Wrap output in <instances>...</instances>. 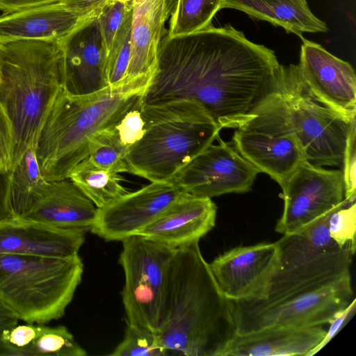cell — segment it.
<instances>
[{
  "label": "cell",
  "mask_w": 356,
  "mask_h": 356,
  "mask_svg": "<svg viewBox=\"0 0 356 356\" xmlns=\"http://www.w3.org/2000/svg\"><path fill=\"white\" fill-rule=\"evenodd\" d=\"M275 52L230 24L162 37L143 106L202 112L222 129L250 119L275 90Z\"/></svg>",
  "instance_id": "1"
},
{
  "label": "cell",
  "mask_w": 356,
  "mask_h": 356,
  "mask_svg": "<svg viewBox=\"0 0 356 356\" xmlns=\"http://www.w3.org/2000/svg\"><path fill=\"white\" fill-rule=\"evenodd\" d=\"M348 247L306 263L280 266L266 298L229 300L236 334L275 325L321 326L355 298Z\"/></svg>",
  "instance_id": "2"
},
{
  "label": "cell",
  "mask_w": 356,
  "mask_h": 356,
  "mask_svg": "<svg viewBox=\"0 0 356 356\" xmlns=\"http://www.w3.org/2000/svg\"><path fill=\"white\" fill-rule=\"evenodd\" d=\"M157 336L168 353L221 356L236 334L229 300L202 254L199 241L175 250Z\"/></svg>",
  "instance_id": "3"
},
{
  "label": "cell",
  "mask_w": 356,
  "mask_h": 356,
  "mask_svg": "<svg viewBox=\"0 0 356 356\" xmlns=\"http://www.w3.org/2000/svg\"><path fill=\"white\" fill-rule=\"evenodd\" d=\"M60 40L0 42V104L10 120L13 138L10 170L35 147L44 118L63 88Z\"/></svg>",
  "instance_id": "4"
},
{
  "label": "cell",
  "mask_w": 356,
  "mask_h": 356,
  "mask_svg": "<svg viewBox=\"0 0 356 356\" xmlns=\"http://www.w3.org/2000/svg\"><path fill=\"white\" fill-rule=\"evenodd\" d=\"M144 90L126 87L72 95L63 88L51 106L40 129L35 150L48 181L68 178L87 158L95 135L118 122Z\"/></svg>",
  "instance_id": "5"
},
{
  "label": "cell",
  "mask_w": 356,
  "mask_h": 356,
  "mask_svg": "<svg viewBox=\"0 0 356 356\" xmlns=\"http://www.w3.org/2000/svg\"><path fill=\"white\" fill-rule=\"evenodd\" d=\"M83 264L70 258L0 253V300L27 323L61 318L81 281Z\"/></svg>",
  "instance_id": "6"
},
{
  "label": "cell",
  "mask_w": 356,
  "mask_h": 356,
  "mask_svg": "<svg viewBox=\"0 0 356 356\" xmlns=\"http://www.w3.org/2000/svg\"><path fill=\"white\" fill-rule=\"evenodd\" d=\"M143 110L145 131L129 149L126 163L128 173L150 182L172 181L221 129L203 113L143 105Z\"/></svg>",
  "instance_id": "7"
},
{
  "label": "cell",
  "mask_w": 356,
  "mask_h": 356,
  "mask_svg": "<svg viewBox=\"0 0 356 356\" xmlns=\"http://www.w3.org/2000/svg\"><path fill=\"white\" fill-rule=\"evenodd\" d=\"M270 97L298 140L306 161L320 167L342 168L355 117L339 113L314 98L298 65H280L277 86Z\"/></svg>",
  "instance_id": "8"
},
{
  "label": "cell",
  "mask_w": 356,
  "mask_h": 356,
  "mask_svg": "<svg viewBox=\"0 0 356 356\" xmlns=\"http://www.w3.org/2000/svg\"><path fill=\"white\" fill-rule=\"evenodd\" d=\"M119 263L124 273L122 291L127 323L157 333L168 291L172 249L139 235L123 241Z\"/></svg>",
  "instance_id": "9"
},
{
  "label": "cell",
  "mask_w": 356,
  "mask_h": 356,
  "mask_svg": "<svg viewBox=\"0 0 356 356\" xmlns=\"http://www.w3.org/2000/svg\"><path fill=\"white\" fill-rule=\"evenodd\" d=\"M270 95L253 116L236 129L232 140L243 158L282 188L305 159L298 140L272 103Z\"/></svg>",
  "instance_id": "10"
},
{
  "label": "cell",
  "mask_w": 356,
  "mask_h": 356,
  "mask_svg": "<svg viewBox=\"0 0 356 356\" xmlns=\"http://www.w3.org/2000/svg\"><path fill=\"white\" fill-rule=\"evenodd\" d=\"M284 208L275 227L291 234L341 203L345 189L341 170H327L302 161L282 187Z\"/></svg>",
  "instance_id": "11"
},
{
  "label": "cell",
  "mask_w": 356,
  "mask_h": 356,
  "mask_svg": "<svg viewBox=\"0 0 356 356\" xmlns=\"http://www.w3.org/2000/svg\"><path fill=\"white\" fill-rule=\"evenodd\" d=\"M259 173L235 147L220 140L186 165L172 181L186 193L211 198L248 192Z\"/></svg>",
  "instance_id": "12"
},
{
  "label": "cell",
  "mask_w": 356,
  "mask_h": 356,
  "mask_svg": "<svg viewBox=\"0 0 356 356\" xmlns=\"http://www.w3.org/2000/svg\"><path fill=\"white\" fill-rule=\"evenodd\" d=\"M209 266L228 300L264 299L280 266L279 246L275 242L236 247L215 258Z\"/></svg>",
  "instance_id": "13"
},
{
  "label": "cell",
  "mask_w": 356,
  "mask_h": 356,
  "mask_svg": "<svg viewBox=\"0 0 356 356\" xmlns=\"http://www.w3.org/2000/svg\"><path fill=\"white\" fill-rule=\"evenodd\" d=\"M184 193L173 181L150 182L97 209L92 233L108 241L137 235Z\"/></svg>",
  "instance_id": "14"
},
{
  "label": "cell",
  "mask_w": 356,
  "mask_h": 356,
  "mask_svg": "<svg viewBox=\"0 0 356 356\" xmlns=\"http://www.w3.org/2000/svg\"><path fill=\"white\" fill-rule=\"evenodd\" d=\"M298 64L303 82L318 102L343 115H356V76L353 67L305 40Z\"/></svg>",
  "instance_id": "15"
},
{
  "label": "cell",
  "mask_w": 356,
  "mask_h": 356,
  "mask_svg": "<svg viewBox=\"0 0 356 356\" xmlns=\"http://www.w3.org/2000/svg\"><path fill=\"white\" fill-rule=\"evenodd\" d=\"M97 16L85 22L60 40L63 89L72 95L92 94L108 86L106 73L107 56Z\"/></svg>",
  "instance_id": "16"
},
{
  "label": "cell",
  "mask_w": 356,
  "mask_h": 356,
  "mask_svg": "<svg viewBox=\"0 0 356 356\" xmlns=\"http://www.w3.org/2000/svg\"><path fill=\"white\" fill-rule=\"evenodd\" d=\"M172 0H133L131 54L122 86L145 90L156 70Z\"/></svg>",
  "instance_id": "17"
},
{
  "label": "cell",
  "mask_w": 356,
  "mask_h": 356,
  "mask_svg": "<svg viewBox=\"0 0 356 356\" xmlns=\"http://www.w3.org/2000/svg\"><path fill=\"white\" fill-rule=\"evenodd\" d=\"M216 212L211 198L185 192L137 235L177 249L199 241L210 232Z\"/></svg>",
  "instance_id": "18"
},
{
  "label": "cell",
  "mask_w": 356,
  "mask_h": 356,
  "mask_svg": "<svg viewBox=\"0 0 356 356\" xmlns=\"http://www.w3.org/2000/svg\"><path fill=\"white\" fill-rule=\"evenodd\" d=\"M86 228H61L13 218L0 223V253L70 258L78 255Z\"/></svg>",
  "instance_id": "19"
},
{
  "label": "cell",
  "mask_w": 356,
  "mask_h": 356,
  "mask_svg": "<svg viewBox=\"0 0 356 356\" xmlns=\"http://www.w3.org/2000/svg\"><path fill=\"white\" fill-rule=\"evenodd\" d=\"M102 8L82 13L54 2L2 14L0 15V42L60 40L85 22L97 16Z\"/></svg>",
  "instance_id": "20"
},
{
  "label": "cell",
  "mask_w": 356,
  "mask_h": 356,
  "mask_svg": "<svg viewBox=\"0 0 356 356\" xmlns=\"http://www.w3.org/2000/svg\"><path fill=\"white\" fill-rule=\"evenodd\" d=\"M98 208L69 178L47 182L24 220L61 228H86L93 225Z\"/></svg>",
  "instance_id": "21"
},
{
  "label": "cell",
  "mask_w": 356,
  "mask_h": 356,
  "mask_svg": "<svg viewBox=\"0 0 356 356\" xmlns=\"http://www.w3.org/2000/svg\"><path fill=\"white\" fill-rule=\"evenodd\" d=\"M325 334L321 326H270L236 334L221 356H307Z\"/></svg>",
  "instance_id": "22"
},
{
  "label": "cell",
  "mask_w": 356,
  "mask_h": 356,
  "mask_svg": "<svg viewBox=\"0 0 356 356\" xmlns=\"http://www.w3.org/2000/svg\"><path fill=\"white\" fill-rule=\"evenodd\" d=\"M225 8L238 10L301 38L305 32L328 31L327 24L312 13L306 0H223Z\"/></svg>",
  "instance_id": "23"
},
{
  "label": "cell",
  "mask_w": 356,
  "mask_h": 356,
  "mask_svg": "<svg viewBox=\"0 0 356 356\" xmlns=\"http://www.w3.org/2000/svg\"><path fill=\"white\" fill-rule=\"evenodd\" d=\"M334 208L276 241L280 249V266L306 263L341 249L331 238L327 227Z\"/></svg>",
  "instance_id": "24"
},
{
  "label": "cell",
  "mask_w": 356,
  "mask_h": 356,
  "mask_svg": "<svg viewBox=\"0 0 356 356\" xmlns=\"http://www.w3.org/2000/svg\"><path fill=\"white\" fill-rule=\"evenodd\" d=\"M68 178L98 209L129 193L119 173L94 165L88 157L72 169Z\"/></svg>",
  "instance_id": "25"
},
{
  "label": "cell",
  "mask_w": 356,
  "mask_h": 356,
  "mask_svg": "<svg viewBox=\"0 0 356 356\" xmlns=\"http://www.w3.org/2000/svg\"><path fill=\"white\" fill-rule=\"evenodd\" d=\"M10 171L11 207L14 218H21L31 208L47 182L41 174L35 147H30Z\"/></svg>",
  "instance_id": "26"
},
{
  "label": "cell",
  "mask_w": 356,
  "mask_h": 356,
  "mask_svg": "<svg viewBox=\"0 0 356 356\" xmlns=\"http://www.w3.org/2000/svg\"><path fill=\"white\" fill-rule=\"evenodd\" d=\"M223 0H176L172 10L169 37L191 34L212 25L216 13L222 8Z\"/></svg>",
  "instance_id": "27"
},
{
  "label": "cell",
  "mask_w": 356,
  "mask_h": 356,
  "mask_svg": "<svg viewBox=\"0 0 356 356\" xmlns=\"http://www.w3.org/2000/svg\"><path fill=\"white\" fill-rule=\"evenodd\" d=\"M113 125L95 135L90 145L88 158L101 168L119 174L128 172L126 163L127 150L120 142Z\"/></svg>",
  "instance_id": "28"
},
{
  "label": "cell",
  "mask_w": 356,
  "mask_h": 356,
  "mask_svg": "<svg viewBox=\"0 0 356 356\" xmlns=\"http://www.w3.org/2000/svg\"><path fill=\"white\" fill-rule=\"evenodd\" d=\"M32 356H85L87 353L63 325L41 324L40 333L31 346Z\"/></svg>",
  "instance_id": "29"
},
{
  "label": "cell",
  "mask_w": 356,
  "mask_h": 356,
  "mask_svg": "<svg viewBox=\"0 0 356 356\" xmlns=\"http://www.w3.org/2000/svg\"><path fill=\"white\" fill-rule=\"evenodd\" d=\"M133 10L118 29L108 52L106 73L108 86H122L129 67Z\"/></svg>",
  "instance_id": "30"
},
{
  "label": "cell",
  "mask_w": 356,
  "mask_h": 356,
  "mask_svg": "<svg viewBox=\"0 0 356 356\" xmlns=\"http://www.w3.org/2000/svg\"><path fill=\"white\" fill-rule=\"evenodd\" d=\"M169 355L157 334L139 325L127 323L123 340L110 353L113 356H165Z\"/></svg>",
  "instance_id": "31"
},
{
  "label": "cell",
  "mask_w": 356,
  "mask_h": 356,
  "mask_svg": "<svg viewBox=\"0 0 356 356\" xmlns=\"http://www.w3.org/2000/svg\"><path fill=\"white\" fill-rule=\"evenodd\" d=\"M327 227L331 238L340 248L350 243L356 249V203L346 200L336 206L330 214Z\"/></svg>",
  "instance_id": "32"
},
{
  "label": "cell",
  "mask_w": 356,
  "mask_h": 356,
  "mask_svg": "<svg viewBox=\"0 0 356 356\" xmlns=\"http://www.w3.org/2000/svg\"><path fill=\"white\" fill-rule=\"evenodd\" d=\"M132 10L133 1L109 0L100 10L97 19L107 56L118 29Z\"/></svg>",
  "instance_id": "33"
},
{
  "label": "cell",
  "mask_w": 356,
  "mask_h": 356,
  "mask_svg": "<svg viewBox=\"0 0 356 356\" xmlns=\"http://www.w3.org/2000/svg\"><path fill=\"white\" fill-rule=\"evenodd\" d=\"M41 324L15 325L0 334L6 356H32L31 346L40 331Z\"/></svg>",
  "instance_id": "34"
},
{
  "label": "cell",
  "mask_w": 356,
  "mask_h": 356,
  "mask_svg": "<svg viewBox=\"0 0 356 356\" xmlns=\"http://www.w3.org/2000/svg\"><path fill=\"white\" fill-rule=\"evenodd\" d=\"M113 129L127 152L130 147L142 138L145 131V120L141 96L113 125Z\"/></svg>",
  "instance_id": "35"
},
{
  "label": "cell",
  "mask_w": 356,
  "mask_h": 356,
  "mask_svg": "<svg viewBox=\"0 0 356 356\" xmlns=\"http://www.w3.org/2000/svg\"><path fill=\"white\" fill-rule=\"evenodd\" d=\"M355 124L352 127L347 140L342 164L344 182V199L350 204L355 202L356 197V151Z\"/></svg>",
  "instance_id": "36"
},
{
  "label": "cell",
  "mask_w": 356,
  "mask_h": 356,
  "mask_svg": "<svg viewBox=\"0 0 356 356\" xmlns=\"http://www.w3.org/2000/svg\"><path fill=\"white\" fill-rule=\"evenodd\" d=\"M13 143L12 124L7 113L0 104V170H10Z\"/></svg>",
  "instance_id": "37"
},
{
  "label": "cell",
  "mask_w": 356,
  "mask_h": 356,
  "mask_svg": "<svg viewBox=\"0 0 356 356\" xmlns=\"http://www.w3.org/2000/svg\"><path fill=\"white\" fill-rule=\"evenodd\" d=\"M356 308V299L354 298L352 302L341 312L333 320L331 321L328 331L323 339L312 350H311L307 356H312L323 349L341 330L349 319L355 314Z\"/></svg>",
  "instance_id": "38"
},
{
  "label": "cell",
  "mask_w": 356,
  "mask_h": 356,
  "mask_svg": "<svg viewBox=\"0 0 356 356\" xmlns=\"http://www.w3.org/2000/svg\"><path fill=\"white\" fill-rule=\"evenodd\" d=\"M10 172L0 170V223L14 218L10 196Z\"/></svg>",
  "instance_id": "39"
},
{
  "label": "cell",
  "mask_w": 356,
  "mask_h": 356,
  "mask_svg": "<svg viewBox=\"0 0 356 356\" xmlns=\"http://www.w3.org/2000/svg\"><path fill=\"white\" fill-rule=\"evenodd\" d=\"M58 0H0V11L3 14L11 13L27 8L49 4Z\"/></svg>",
  "instance_id": "40"
},
{
  "label": "cell",
  "mask_w": 356,
  "mask_h": 356,
  "mask_svg": "<svg viewBox=\"0 0 356 356\" xmlns=\"http://www.w3.org/2000/svg\"><path fill=\"white\" fill-rule=\"evenodd\" d=\"M109 0H58L64 7L82 13H89L102 8Z\"/></svg>",
  "instance_id": "41"
},
{
  "label": "cell",
  "mask_w": 356,
  "mask_h": 356,
  "mask_svg": "<svg viewBox=\"0 0 356 356\" xmlns=\"http://www.w3.org/2000/svg\"><path fill=\"white\" fill-rule=\"evenodd\" d=\"M17 315L0 300V334L6 328L17 324Z\"/></svg>",
  "instance_id": "42"
},
{
  "label": "cell",
  "mask_w": 356,
  "mask_h": 356,
  "mask_svg": "<svg viewBox=\"0 0 356 356\" xmlns=\"http://www.w3.org/2000/svg\"><path fill=\"white\" fill-rule=\"evenodd\" d=\"M120 1H133V0H120Z\"/></svg>",
  "instance_id": "43"
}]
</instances>
